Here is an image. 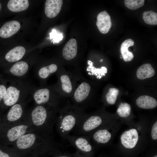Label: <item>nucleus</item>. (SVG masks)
Here are the masks:
<instances>
[{"instance_id": "f257e3e1", "label": "nucleus", "mask_w": 157, "mask_h": 157, "mask_svg": "<svg viewBox=\"0 0 157 157\" xmlns=\"http://www.w3.org/2000/svg\"><path fill=\"white\" fill-rule=\"evenodd\" d=\"M52 106L47 105H36L31 113L32 125L37 128L39 133L51 137L53 127L56 123L57 117L51 109Z\"/></svg>"}, {"instance_id": "f03ea898", "label": "nucleus", "mask_w": 157, "mask_h": 157, "mask_svg": "<svg viewBox=\"0 0 157 157\" xmlns=\"http://www.w3.org/2000/svg\"><path fill=\"white\" fill-rule=\"evenodd\" d=\"M6 92L1 104L5 107H11L17 103L26 101L31 95L33 87L20 78L7 77Z\"/></svg>"}, {"instance_id": "7ed1b4c3", "label": "nucleus", "mask_w": 157, "mask_h": 157, "mask_svg": "<svg viewBox=\"0 0 157 157\" xmlns=\"http://www.w3.org/2000/svg\"><path fill=\"white\" fill-rule=\"evenodd\" d=\"M62 112L57 117L56 123L57 131L65 140L69 133L77 125L83 115L76 112Z\"/></svg>"}, {"instance_id": "20e7f679", "label": "nucleus", "mask_w": 157, "mask_h": 157, "mask_svg": "<svg viewBox=\"0 0 157 157\" xmlns=\"http://www.w3.org/2000/svg\"><path fill=\"white\" fill-rule=\"evenodd\" d=\"M13 144L18 149L22 150L31 149L36 145L55 147L51 137L38 132L36 134L29 132L20 137Z\"/></svg>"}, {"instance_id": "39448f33", "label": "nucleus", "mask_w": 157, "mask_h": 157, "mask_svg": "<svg viewBox=\"0 0 157 157\" xmlns=\"http://www.w3.org/2000/svg\"><path fill=\"white\" fill-rule=\"evenodd\" d=\"M65 140L75 148L77 154L81 157H91L93 148L88 136L69 135Z\"/></svg>"}, {"instance_id": "423d86ee", "label": "nucleus", "mask_w": 157, "mask_h": 157, "mask_svg": "<svg viewBox=\"0 0 157 157\" xmlns=\"http://www.w3.org/2000/svg\"><path fill=\"white\" fill-rule=\"evenodd\" d=\"M26 52L24 47L18 46L5 53H0V67L3 69L8 66L9 63L20 60L24 57Z\"/></svg>"}, {"instance_id": "0eeeda50", "label": "nucleus", "mask_w": 157, "mask_h": 157, "mask_svg": "<svg viewBox=\"0 0 157 157\" xmlns=\"http://www.w3.org/2000/svg\"><path fill=\"white\" fill-rule=\"evenodd\" d=\"M32 96L36 105H53L51 102V92L47 88H33L31 92Z\"/></svg>"}, {"instance_id": "6e6552de", "label": "nucleus", "mask_w": 157, "mask_h": 157, "mask_svg": "<svg viewBox=\"0 0 157 157\" xmlns=\"http://www.w3.org/2000/svg\"><path fill=\"white\" fill-rule=\"evenodd\" d=\"M138 138L137 130L132 129L124 132L121 135L120 139L124 147L128 149H132L136 145Z\"/></svg>"}, {"instance_id": "1a4fd4ad", "label": "nucleus", "mask_w": 157, "mask_h": 157, "mask_svg": "<svg viewBox=\"0 0 157 157\" xmlns=\"http://www.w3.org/2000/svg\"><path fill=\"white\" fill-rule=\"evenodd\" d=\"M30 129L29 125L24 124L13 126L7 132L8 140L13 143L20 137L29 132Z\"/></svg>"}, {"instance_id": "9d476101", "label": "nucleus", "mask_w": 157, "mask_h": 157, "mask_svg": "<svg viewBox=\"0 0 157 157\" xmlns=\"http://www.w3.org/2000/svg\"><path fill=\"white\" fill-rule=\"evenodd\" d=\"M20 28V24L17 21L7 22L0 28V37L3 39L9 38L16 33Z\"/></svg>"}, {"instance_id": "9b49d317", "label": "nucleus", "mask_w": 157, "mask_h": 157, "mask_svg": "<svg viewBox=\"0 0 157 157\" xmlns=\"http://www.w3.org/2000/svg\"><path fill=\"white\" fill-rule=\"evenodd\" d=\"M97 26L103 34L108 33L111 28L112 23L110 17L106 10L99 13L97 17Z\"/></svg>"}, {"instance_id": "f8f14e48", "label": "nucleus", "mask_w": 157, "mask_h": 157, "mask_svg": "<svg viewBox=\"0 0 157 157\" xmlns=\"http://www.w3.org/2000/svg\"><path fill=\"white\" fill-rule=\"evenodd\" d=\"M62 0H47L45 3L44 11L46 16L53 18L60 13L63 4Z\"/></svg>"}, {"instance_id": "ddd939ff", "label": "nucleus", "mask_w": 157, "mask_h": 157, "mask_svg": "<svg viewBox=\"0 0 157 157\" xmlns=\"http://www.w3.org/2000/svg\"><path fill=\"white\" fill-rule=\"evenodd\" d=\"M24 101L17 103L10 107L7 115L9 121L14 122L22 118L24 114Z\"/></svg>"}, {"instance_id": "4468645a", "label": "nucleus", "mask_w": 157, "mask_h": 157, "mask_svg": "<svg viewBox=\"0 0 157 157\" xmlns=\"http://www.w3.org/2000/svg\"><path fill=\"white\" fill-rule=\"evenodd\" d=\"M77 51V45L76 40L70 39L66 44L63 49L62 53L64 58L69 60L74 58Z\"/></svg>"}, {"instance_id": "2eb2a0df", "label": "nucleus", "mask_w": 157, "mask_h": 157, "mask_svg": "<svg viewBox=\"0 0 157 157\" xmlns=\"http://www.w3.org/2000/svg\"><path fill=\"white\" fill-rule=\"evenodd\" d=\"M90 90L89 85L83 82L81 83L76 90L74 97L76 101L80 103L88 97Z\"/></svg>"}, {"instance_id": "dca6fc26", "label": "nucleus", "mask_w": 157, "mask_h": 157, "mask_svg": "<svg viewBox=\"0 0 157 157\" xmlns=\"http://www.w3.org/2000/svg\"><path fill=\"white\" fill-rule=\"evenodd\" d=\"M136 104L140 108L145 109L154 108L157 105L156 99L147 95H143L139 97L136 100Z\"/></svg>"}, {"instance_id": "f3484780", "label": "nucleus", "mask_w": 157, "mask_h": 157, "mask_svg": "<svg viewBox=\"0 0 157 157\" xmlns=\"http://www.w3.org/2000/svg\"><path fill=\"white\" fill-rule=\"evenodd\" d=\"M111 137V134L106 129H100L96 131L92 136L93 140L98 144L107 143Z\"/></svg>"}, {"instance_id": "a211bd4d", "label": "nucleus", "mask_w": 157, "mask_h": 157, "mask_svg": "<svg viewBox=\"0 0 157 157\" xmlns=\"http://www.w3.org/2000/svg\"><path fill=\"white\" fill-rule=\"evenodd\" d=\"M29 6V1L28 0H10L7 4L8 10L15 12L25 10Z\"/></svg>"}, {"instance_id": "6ab92c4d", "label": "nucleus", "mask_w": 157, "mask_h": 157, "mask_svg": "<svg viewBox=\"0 0 157 157\" xmlns=\"http://www.w3.org/2000/svg\"><path fill=\"white\" fill-rule=\"evenodd\" d=\"M155 73V71L151 65L149 63L143 64L138 69L136 72L137 78L141 80L152 77Z\"/></svg>"}, {"instance_id": "aec40b11", "label": "nucleus", "mask_w": 157, "mask_h": 157, "mask_svg": "<svg viewBox=\"0 0 157 157\" xmlns=\"http://www.w3.org/2000/svg\"><path fill=\"white\" fill-rule=\"evenodd\" d=\"M133 40L131 39H126L121 44L120 51L122 58L125 62L131 61L133 59L134 56L132 53L128 51L129 47L133 46L134 44Z\"/></svg>"}, {"instance_id": "412c9836", "label": "nucleus", "mask_w": 157, "mask_h": 157, "mask_svg": "<svg viewBox=\"0 0 157 157\" xmlns=\"http://www.w3.org/2000/svg\"><path fill=\"white\" fill-rule=\"evenodd\" d=\"M57 69V66L56 64H51L41 67L35 71V73L36 77L39 79H44L47 78L50 74L56 71Z\"/></svg>"}, {"instance_id": "4be33fe9", "label": "nucleus", "mask_w": 157, "mask_h": 157, "mask_svg": "<svg viewBox=\"0 0 157 157\" xmlns=\"http://www.w3.org/2000/svg\"><path fill=\"white\" fill-rule=\"evenodd\" d=\"M142 17L147 24L151 25L157 24V13L153 10L144 12L143 13Z\"/></svg>"}, {"instance_id": "5701e85b", "label": "nucleus", "mask_w": 157, "mask_h": 157, "mask_svg": "<svg viewBox=\"0 0 157 157\" xmlns=\"http://www.w3.org/2000/svg\"><path fill=\"white\" fill-rule=\"evenodd\" d=\"M131 107L127 103H121L117 111V113L122 117H126L129 116L131 113Z\"/></svg>"}, {"instance_id": "b1692460", "label": "nucleus", "mask_w": 157, "mask_h": 157, "mask_svg": "<svg viewBox=\"0 0 157 157\" xmlns=\"http://www.w3.org/2000/svg\"><path fill=\"white\" fill-rule=\"evenodd\" d=\"M119 92V90L117 88H110L108 92L106 95L107 102L111 105L114 104L116 102Z\"/></svg>"}, {"instance_id": "393cba45", "label": "nucleus", "mask_w": 157, "mask_h": 157, "mask_svg": "<svg viewBox=\"0 0 157 157\" xmlns=\"http://www.w3.org/2000/svg\"><path fill=\"white\" fill-rule=\"evenodd\" d=\"M126 6L131 10H135L142 6L144 4V0H125Z\"/></svg>"}, {"instance_id": "a878e982", "label": "nucleus", "mask_w": 157, "mask_h": 157, "mask_svg": "<svg viewBox=\"0 0 157 157\" xmlns=\"http://www.w3.org/2000/svg\"><path fill=\"white\" fill-rule=\"evenodd\" d=\"M7 77L0 74V104L4 97L7 89Z\"/></svg>"}, {"instance_id": "bb28decb", "label": "nucleus", "mask_w": 157, "mask_h": 157, "mask_svg": "<svg viewBox=\"0 0 157 157\" xmlns=\"http://www.w3.org/2000/svg\"><path fill=\"white\" fill-rule=\"evenodd\" d=\"M63 90L65 92L69 93L72 90V84L68 76L66 75H62L60 77Z\"/></svg>"}, {"instance_id": "cd10ccee", "label": "nucleus", "mask_w": 157, "mask_h": 157, "mask_svg": "<svg viewBox=\"0 0 157 157\" xmlns=\"http://www.w3.org/2000/svg\"><path fill=\"white\" fill-rule=\"evenodd\" d=\"M88 63L90 65L89 68H91V72H92V74H94L97 76V75L101 76H105V74L107 73V69L104 67H102L100 69L96 68L93 66V63L91 61H88Z\"/></svg>"}, {"instance_id": "c85d7f7f", "label": "nucleus", "mask_w": 157, "mask_h": 157, "mask_svg": "<svg viewBox=\"0 0 157 157\" xmlns=\"http://www.w3.org/2000/svg\"><path fill=\"white\" fill-rule=\"evenodd\" d=\"M50 35L51 39H53L54 42L58 43L63 39V34L57 32L55 29H53Z\"/></svg>"}, {"instance_id": "c756f323", "label": "nucleus", "mask_w": 157, "mask_h": 157, "mask_svg": "<svg viewBox=\"0 0 157 157\" xmlns=\"http://www.w3.org/2000/svg\"><path fill=\"white\" fill-rule=\"evenodd\" d=\"M53 157H81L77 154L75 153H70L67 152H63L58 151L55 153Z\"/></svg>"}, {"instance_id": "7c9ffc66", "label": "nucleus", "mask_w": 157, "mask_h": 157, "mask_svg": "<svg viewBox=\"0 0 157 157\" xmlns=\"http://www.w3.org/2000/svg\"><path fill=\"white\" fill-rule=\"evenodd\" d=\"M151 136L153 139H157V121L153 126L151 131Z\"/></svg>"}, {"instance_id": "2f4dec72", "label": "nucleus", "mask_w": 157, "mask_h": 157, "mask_svg": "<svg viewBox=\"0 0 157 157\" xmlns=\"http://www.w3.org/2000/svg\"><path fill=\"white\" fill-rule=\"evenodd\" d=\"M0 157H10L7 154L5 153L0 150Z\"/></svg>"}, {"instance_id": "473e14b6", "label": "nucleus", "mask_w": 157, "mask_h": 157, "mask_svg": "<svg viewBox=\"0 0 157 157\" xmlns=\"http://www.w3.org/2000/svg\"><path fill=\"white\" fill-rule=\"evenodd\" d=\"M2 4H1V3L0 2V12L1 11V9H2Z\"/></svg>"}, {"instance_id": "72a5a7b5", "label": "nucleus", "mask_w": 157, "mask_h": 157, "mask_svg": "<svg viewBox=\"0 0 157 157\" xmlns=\"http://www.w3.org/2000/svg\"><path fill=\"white\" fill-rule=\"evenodd\" d=\"M103 59H101L100 60V62H102V61H103Z\"/></svg>"}, {"instance_id": "f704fd0d", "label": "nucleus", "mask_w": 157, "mask_h": 157, "mask_svg": "<svg viewBox=\"0 0 157 157\" xmlns=\"http://www.w3.org/2000/svg\"><path fill=\"white\" fill-rule=\"evenodd\" d=\"M154 157H157V156L156 155V156H154Z\"/></svg>"}]
</instances>
